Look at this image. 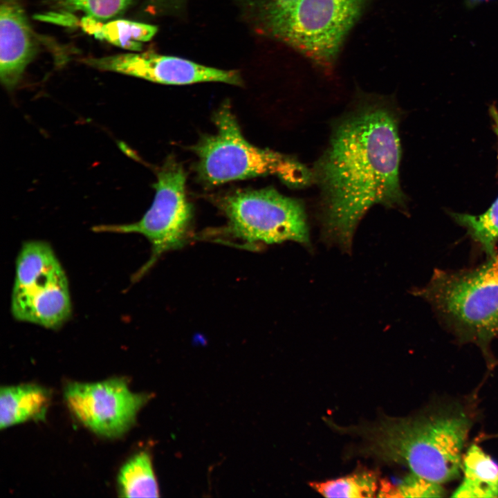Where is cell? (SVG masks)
<instances>
[{
  "label": "cell",
  "mask_w": 498,
  "mask_h": 498,
  "mask_svg": "<svg viewBox=\"0 0 498 498\" xmlns=\"http://www.w3.org/2000/svg\"><path fill=\"white\" fill-rule=\"evenodd\" d=\"M387 97L358 94L334 123L316 162L313 182L321 194L324 238L349 249L356 228L374 205L403 207L398 115Z\"/></svg>",
  "instance_id": "cell-1"
},
{
  "label": "cell",
  "mask_w": 498,
  "mask_h": 498,
  "mask_svg": "<svg viewBox=\"0 0 498 498\" xmlns=\"http://www.w3.org/2000/svg\"><path fill=\"white\" fill-rule=\"evenodd\" d=\"M472 423L464 409L451 405L340 430L362 437L358 453L403 464L412 473L442 484L458 478L462 470Z\"/></svg>",
  "instance_id": "cell-2"
},
{
  "label": "cell",
  "mask_w": 498,
  "mask_h": 498,
  "mask_svg": "<svg viewBox=\"0 0 498 498\" xmlns=\"http://www.w3.org/2000/svg\"><path fill=\"white\" fill-rule=\"evenodd\" d=\"M374 0H243L255 30L291 47L326 73Z\"/></svg>",
  "instance_id": "cell-3"
},
{
  "label": "cell",
  "mask_w": 498,
  "mask_h": 498,
  "mask_svg": "<svg viewBox=\"0 0 498 498\" xmlns=\"http://www.w3.org/2000/svg\"><path fill=\"white\" fill-rule=\"evenodd\" d=\"M415 293L461 342L474 343L489 356V346L498 338V254L474 268L436 270Z\"/></svg>",
  "instance_id": "cell-4"
},
{
  "label": "cell",
  "mask_w": 498,
  "mask_h": 498,
  "mask_svg": "<svg viewBox=\"0 0 498 498\" xmlns=\"http://www.w3.org/2000/svg\"><path fill=\"white\" fill-rule=\"evenodd\" d=\"M214 122L216 133L204 136L193 147L199 176L206 184L266 175H276L297 187L313 182V172L296 160L248 142L228 104L216 111Z\"/></svg>",
  "instance_id": "cell-5"
},
{
  "label": "cell",
  "mask_w": 498,
  "mask_h": 498,
  "mask_svg": "<svg viewBox=\"0 0 498 498\" xmlns=\"http://www.w3.org/2000/svg\"><path fill=\"white\" fill-rule=\"evenodd\" d=\"M72 311L65 272L50 246L24 243L18 254L11 312L18 321L49 329L61 327Z\"/></svg>",
  "instance_id": "cell-6"
},
{
  "label": "cell",
  "mask_w": 498,
  "mask_h": 498,
  "mask_svg": "<svg viewBox=\"0 0 498 498\" xmlns=\"http://www.w3.org/2000/svg\"><path fill=\"white\" fill-rule=\"evenodd\" d=\"M219 205L228 219V232L246 243L293 241L310 245L304 205L274 189L237 191Z\"/></svg>",
  "instance_id": "cell-7"
},
{
  "label": "cell",
  "mask_w": 498,
  "mask_h": 498,
  "mask_svg": "<svg viewBox=\"0 0 498 498\" xmlns=\"http://www.w3.org/2000/svg\"><path fill=\"white\" fill-rule=\"evenodd\" d=\"M186 174L174 160H168L157 173L155 196L149 209L138 221L95 227L100 232L138 233L151 245V256L139 271L140 277L164 252L181 248L188 241L193 216L185 193Z\"/></svg>",
  "instance_id": "cell-8"
},
{
  "label": "cell",
  "mask_w": 498,
  "mask_h": 498,
  "mask_svg": "<svg viewBox=\"0 0 498 498\" xmlns=\"http://www.w3.org/2000/svg\"><path fill=\"white\" fill-rule=\"evenodd\" d=\"M67 405L93 432L106 437L122 436L135 421L148 397L132 392L122 378L98 382H71L64 391Z\"/></svg>",
  "instance_id": "cell-9"
},
{
  "label": "cell",
  "mask_w": 498,
  "mask_h": 498,
  "mask_svg": "<svg viewBox=\"0 0 498 498\" xmlns=\"http://www.w3.org/2000/svg\"><path fill=\"white\" fill-rule=\"evenodd\" d=\"M84 62L98 70L165 84L184 85L206 82L241 84L237 71L209 67L183 58L149 51L91 57L85 59Z\"/></svg>",
  "instance_id": "cell-10"
},
{
  "label": "cell",
  "mask_w": 498,
  "mask_h": 498,
  "mask_svg": "<svg viewBox=\"0 0 498 498\" xmlns=\"http://www.w3.org/2000/svg\"><path fill=\"white\" fill-rule=\"evenodd\" d=\"M37 50L33 30L18 0H1L0 78L8 89L20 82Z\"/></svg>",
  "instance_id": "cell-11"
},
{
  "label": "cell",
  "mask_w": 498,
  "mask_h": 498,
  "mask_svg": "<svg viewBox=\"0 0 498 498\" xmlns=\"http://www.w3.org/2000/svg\"><path fill=\"white\" fill-rule=\"evenodd\" d=\"M50 400L44 387L33 384L7 386L0 391V427L43 419Z\"/></svg>",
  "instance_id": "cell-12"
},
{
  "label": "cell",
  "mask_w": 498,
  "mask_h": 498,
  "mask_svg": "<svg viewBox=\"0 0 498 498\" xmlns=\"http://www.w3.org/2000/svg\"><path fill=\"white\" fill-rule=\"evenodd\" d=\"M463 477L453 497H498V463L477 445L463 456Z\"/></svg>",
  "instance_id": "cell-13"
},
{
  "label": "cell",
  "mask_w": 498,
  "mask_h": 498,
  "mask_svg": "<svg viewBox=\"0 0 498 498\" xmlns=\"http://www.w3.org/2000/svg\"><path fill=\"white\" fill-rule=\"evenodd\" d=\"M80 26L96 39L135 51L140 50L142 43L149 41L158 30L156 26L141 22L121 19L103 21L86 16L81 18Z\"/></svg>",
  "instance_id": "cell-14"
},
{
  "label": "cell",
  "mask_w": 498,
  "mask_h": 498,
  "mask_svg": "<svg viewBox=\"0 0 498 498\" xmlns=\"http://www.w3.org/2000/svg\"><path fill=\"white\" fill-rule=\"evenodd\" d=\"M118 483L123 497H157L158 488L149 456L140 452L121 468Z\"/></svg>",
  "instance_id": "cell-15"
},
{
  "label": "cell",
  "mask_w": 498,
  "mask_h": 498,
  "mask_svg": "<svg viewBox=\"0 0 498 498\" xmlns=\"http://www.w3.org/2000/svg\"><path fill=\"white\" fill-rule=\"evenodd\" d=\"M380 481L376 471L367 468L335 479L311 482L310 486L326 497H375Z\"/></svg>",
  "instance_id": "cell-16"
},
{
  "label": "cell",
  "mask_w": 498,
  "mask_h": 498,
  "mask_svg": "<svg viewBox=\"0 0 498 498\" xmlns=\"http://www.w3.org/2000/svg\"><path fill=\"white\" fill-rule=\"evenodd\" d=\"M450 214L459 225L466 229L470 237L488 257L497 255L495 247L498 241V198L486 212L480 215Z\"/></svg>",
  "instance_id": "cell-17"
},
{
  "label": "cell",
  "mask_w": 498,
  "mask_h": 498,
  "mask_svg": "<svg viewBox=\"0 0 498 498\" xmlns=\"http://www.w3.org/2000/svg\"><path fill=\"white\" fill-rule=\"evenodd\" d=\"M59 15L82 13L100 21H108L120 16L134 0H44Z\"/></svg>",
  "instance_id": "cell-18"
},
{
  "label": "cell",
  "mask_w": 498,
  "mask_h": 498,
  "mask_svg": "<svg viewBox=\"0 0 498 498\" xmlns=\"http://www.w3.org/2000/svg\"><path fill=\"white\" fill-rule=\"evenodd\" d=\"M445 494L441 484L410 473L397 484L381 480L377 497H441Z\"/></svg>",
  "instance_id": "cell-19"
},
{
  "label": "cell",
  "mask_w": 498,
  "mask_h": 498,
  "mask_svg": "<svg viewBox=\"0 0 498 498\" xmlns=\"http://www.w3.org/2000/svg\"><path fill=\"white\" fill-rule=\"evenodd\" d=\"M187 0H147L148 8L153 14L181 15Z\"/></svg>",
  "instance_id": "cell-20"
},
{
  "label": "cell",
  "mask_w": 498,
  "mask_h": 498,
  "mask_svg": "<svg viewBox=\"0 0 498 498\" xmlns=\"http://www.w3.org/2000/svg\"><path fill=\"white\" fill-rule=\"evenodd\" d=\"M490 114L494 121V131L498 138V111L495 106H491L490 108Z\"/></svg>",
  "instance_id": "cell-21"
},
{
  "label": "cell",
  "mask_w": 498,
  "mask_h": 498,
  "mask_svg": "<svg viewBox=\"0 0 498 498\" xmlns=\"http://www.w3.org/2000/svg\"><path fill=\"white\" fill-rule=\"evenodd\" d=\"M487 1V0H470V1L471 3H478V2H481V1Z\"/></svg>",
  "instance_id": "cell-22"
}]
</instances>
